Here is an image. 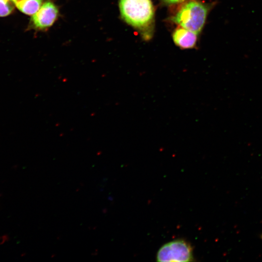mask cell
Wrapping results in <instances>:
<instances>
[{"label":"cell","instance_id":"7","mask_svg":"<svg viewBox=\"0 0 262 262\" xmlns=\"http://www.w3.org/2000/svg\"><path fill=\"white\" fill-rule=\"evenodd\" d=\"M16 0H0V16L12 13L16 7Z\"/></svg>","mask_w":262,"mask_h":262},{"label":"cell","instance_id":"9","mask_svg":"<svg viewBox=\"0 0 262 262\" xmlns=\"http://www.w3.org/2000/svg\"><path fill=\"white\" fill-rule=\"evenodd\" d=\"M187 0H162L165 4H173L184 2Z\"/></svg>","mask_w":262,"mask_h":262},{"label":"cell","instance_id":"5","mask_svg":"<svg viewBox=\"0 0 262 262\" xmlns=\"http://www.w3.org/2000/svg\"><path fill=\"white\" fill-rule=\"evenodd\" d=\"M197 35L195 33L183 27L177 28L173 33L175 44L182 49L193 48L196 43Z\"/></svg>","mask_w":262,"mask_h":262},{"label":"cell","instance_id":"2","mask_svg":"<svg viewBox=\"0 0 262 262\" xmlns=\"http://www.w3.org/2000/svg\"><path fill=\"white\" fill-rule=\"evenodd\" d=\"M213 5V3L205 4L196 0H190L180 7L171 17V20L198 34L202 30L208 14Z\"/></svg>","mask_w":262,"mask_h":262},{"label":"cell","instance_id":"1","mask_svg":"<svg viewBox=\"0 0 262 262\" xmlns=\"http://www.w3.org/2000/svg\"><path fill=\"white\" fill-rule=\"evenodd\" d=\"M122 18L136 29L142 38L148 40L154 29V9L151 0H119Z\"/></svg>","mask_w":262,"mask_h":262},{"label":"cell","instance_id":"4","mask_svg":"<svg viewBox=\"0 0 262 262\" xmlns=\"http://www.w3.org/2000/svg\"><path fill=\"white\" fill-rule=\"evenodd\" d=\"M58 15V10L56 6L51 2L47 1L33 15L31 21L35 28L45 29L53 24Z\"/></svg>","mask_w":262,"mask_h":262},{"label":"cell","instance_id":"8","mask_svg":"<svg viewBox=\"0 0 262 262\" xmlns=\"http://www.w3.org/2000/svg\"><path fill=\"white\" fill-rule=\"evenodd\" d=\"M10 236L7 234L0 235V246H2L10 241Z\"/></svg>","mask_w":262,"mask_h":262},{"label":"cell","instance_id":"3","mask_svg":"<svg viewBox=\"0 0 262 262\" xmlns=\"http://www.w3.org/2000/svg\"><path fill=\"white\" fill-rule=\"evenodd\" d=\"M156 258L158 262H192L194 259L192 247L184 240H174L160 247Z\"/></svg>","mask_w":262,"mask_h":262},{"label":"cell","instance_id":"10","mask_svg":"<svg viewBox=\"0 0 262 262\" xmlns=\"http://www.w3.org/2000/svg\"><path fill=\"white\" fill-rule=\"evenodd\" d=\"M2 196V194L0 193V198Z\"/></svg>","mask_w":262,"mask_h":262},{"label":"cell","instance_id":"6","mask_svg":"<svg viewBox=\"0 0 262 262\" xmlns=\"http://www.w3.org/2000/svg\"><path fill=\"white\" fill-rule=\"evenodd\" d=\"M42 2L43 0H18L16 6L22 13L33 15L39 10Z\"/></svg>","mask_w":262,"mask_h":262}]
</instances>
